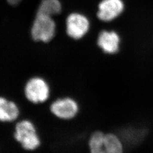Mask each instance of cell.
I'll return each mask as SVG.
<instances>
[{
	"label": "cell",
	"mask_w": 153,
	"mask_h": 153,
	"mask_svg": "<svg viewBox=\"0 0 153 153\" xmlns=\"http://www.w3.org/2000/svg\"><path fill=\"white\" fill-rule=\"evenodd\" d=\"M88 148L90 153H124L121 138L111 133L94 132L89 138Z\"/></svg>",
	"instance_id": "cell-1"
},
{
	"label": "cell",
	"mask_w": 153,
	"mask_h": 153,
	"mask_svg": "<svg viewBox=\"0 0 153 153\" xmlns=\"http://www.w3.org/2000/svg\"><path fill=\"white\" fill-rule=\"evenodd\" d=\"M13 136L16 142L26 151H34L41 145V140L35 126L33 121L28 119L16 123Z\"/></svg>",
	"instance_id": "cell-2"
},
{
	"label": "cell",
	"mask_w": 153,
	"mask_h": 153,
	"mask_svg": "<svg viewBox=\"0 0 153 153\" xmlns=\"http://www.w3.org/2000/svg\"><path fill=\"white\" fill-rule=\"evenodd\" d=\"M51 89L47 81L41 76H33L26 83L24 95L29 102L33 104H43L50 97Z\"/></svg>",
	"instance_id": "cell-3"
},
{
	"label": "cell",
	"mask_w": 153,
	"mask_h": 153,
	"mask_svg": "<svg viewBox=\"0 0 153 153\" xmlns=\"http://www.w3.org/2000/svg\"><path fill=\"white\" fill-rule=\"evenodd\" d=\"M56 30V23L52 17L36 14L31 29V35L36 42L48 43L55 36Z\"/></svg>",
	"instance_id": "cell-4"
},
{
	"label": "cell",
	"mask_w": 153,
	"mask_h": 153,
	"mask_svg": "<svg viewBox=\"0 0 153 153\" xmlns=\"http://www.w3.org/2000/svg\"><path fill=\"white\" fill-rule=\"evenodd\" d=\"M51 113L62 120H70L76 117L79 111L77 101L69 97L57 99L49 106Z\"/></svg>",
	"instance_id": "cell-5"
},
{
	"label": "cell",
	"mask_w": 153,
	"mask_h": 153,
	"mask_svg": "<svg viewBox=\"0 0 153 153\" xmlns=\"http://www.w3.org/2000/svg\"><path fill=\"white\" fill-rule=\"evenodd\" d=\"M90 28L88 18L78 13L69 15L66 20V31L68 35L74 39H80L87 33Z\"/></svg>",
	"instance_id": "cell-6"
},
{
	"label": "cell",
	"mask_w": 153,
	"mask_h": 153,
	"mask_svg": "<svg viewBox=\"0 0 153 153\" xmlns=\"http://www.w3.org/2000/svg\"><path fill=\"white\" fill-rule=\"evenodd\" d=\"M124 9L122 0H103L99 5L97 16L100 20L109 22L119 16Z\"/></svg>",
	"instance_id": "cell-7"
},
{
	"label": "cell",
	"mask_w": 153,
	"mask_h": 153,
	"mask_svg": "<svg viewBox=\"0 0 153 153\" xmlns=\"http://www.w3.org/2000/svg\"><path fill=\"white\" fill-rule=\"evenodd\" d=\"M20 109L16 103L4 97L0 96V122L12 123L18 119Z\"/></svg>",
	"instance_id": "cell-8"
},
{
	"label": "cell",
	"mask_w": 153,
	"mask_h": 153,
	"mask_svg": "<svg viewBox=\"0 0 153 153\" xmlns=\"http://www.w3.org/2000/svg\"><path fill=\"white\" fill-rule=\"evenodd\" d=\"M120 37L115 31H103L99 35L98 44L103 52L108 54H114L119 48Z\"/></svg>",
	"instance_id": "cell-9"
},
{
	"label": "cell",
	"mask_w": 153,
	"mask_h": 153,
	"mask_svg": "<svg viewBox=\"0 0 153 153\" xmlns=\"http://www.w3.org/2000/svg\"><path fill=\"white\" fill-rule=\"evenodd\" d=\"M62 6L60 0H42L39 6L37 15L52 17L59 14Z\"/></svg>",
	"instance_id": "cell-10"
},
{
	"label": "cell",
	"mask_w": 153,
	"mask_h": 153,
	"mask_svg": "<svg viewBox=\"0 0 153 153\" xmlns=\"http://www.w3.org/2000/svg\"><path fill=\"white\" fill-rule=\"evenodd\" d=\"M146 135V129L144 128L129 126L122 131V138L129 144L134 145L142 141Z\"/></svg>",
	"instance_id": "cell-11"
},
{
	"label": "cell",
	"mask_w": 153,
	"mask_h": 153,
	"mask_svg": "<svg viewBox=\"0 0 153 153\" xmlns=\"http://www.w3.org/2000/svg\"><path fill=\"white\" fill-rule=\"evenodd\" d=\"M22 0H7V2L11 5H16L19 4Z\"/></svg>",
	"instance_id": "cell-12"
}]
</instances>
